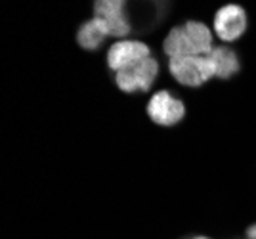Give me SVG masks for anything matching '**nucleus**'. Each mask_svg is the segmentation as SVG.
Here are the masks:
<instances>
[{
	"mask_svg": "<svg viewBox=\"0 0 256 239\" xmlns=\"http://www.w3.org/2000/svg\"><path fill=\"white\" fill-rule=\"evenodd\" d=\"M126 0H96L94 16L102 18L107 25L109 36H126L130 33V23L124 14Z\"/></svg>",
	"mask_w": 256,
	"mask_h": 239,
	"instance_id": "423d86ee",
	"label": "nucleus"
},
{
	"mask_svg": "<svg viewBox=\"0 0 256 239\" xmlns=\"http://www.w3.org/2000/svg\"><path fill=\"white\" fill-rule=\"evenodd\" d=\"M150 46L142 40H118L107 52V66L115 73L118 69L126 66H132L144 58H150Z\"/></svg>",
	"mask_w": 256,
	"mask_h": 239,
	"instance_id": "0eeeda50",
	"label": "nucleus"
},
{
	"mask_svg": "<svg viewBox=\"0 0 256 239\" xmlns=\"http://www.w3.org/2000/svg\"><path fill=\"white\" fill-rule=\"evenodd\" d=\"M107 36H109V31H107L106 22L94 16L92 20L82 23V27L78 29V34H76V40L84 50H96L104 44Z\"/></svg>",
	"mask_w": 256,
	"mask_h": 239,
	"instance_id": "6e6552de",
	"label": "nucleus"
},
{
	"mask_svg": "<svg viewBox=\"0 0 256 239\" xmlns=\"http://www.w3.org/2000/svg\"><path fill=\"white\" fill-rule=\"evenodd\" d=\"M246 29V14L237 4L222 6L214 16V31L224 42H234Z\"/></svg>",
	"mask_w": 256,
	"mask_h": 239,
	"instance_id": "39448f33",
	"label": "nucleus"
},
{
	"mask_svg": "<svg viewBox=\"0 0 256 239\" xmlns=\"http://www.w3.org/2000/svg\"><path fill=\"white\" fill-rule=\"evenodd\" d=\"M148 115L155 124L160 126H174L178 124L184 115H186V108L180 100H176L170 92L160 90L157 94H153L148 104Z\"/></svg>",
	"mask_w": 256,
	"mask_h": 239,
	"instance_id": "20e7f679",
	"label": "nucleus"
},
{
	"mask_svg": "<svg viewBox=\"0 0 256 239\" xmlns=\"http://www.w3.org/2000/svg\"><path fill=\"white\" fill-rule=\"evenodd\" d=\"M159 73V64L155 62V58H144L132 66H126L118 69L115 73V82L122 92H148L151 84L155 82Z\"/></svg>",
	"mask_w": 256,
	"mask_h": 239,
	"instance_id": "7ed1b4c3",
	"label": "nucleus"
},
{
	"mask_svg": "<svg viewBox=\"0 0 256 239\" xmlns=\"http://www.w3.org/2000/svg\"><path fill=\"white\" fill-rule=\"evenodd\" d=\"M214 67V76L218 78H230L239 71V60L232 48L228 46H214L208 54Z\"/></svg>",
	"mask_w": 256,
	"mask_h": 239,
	"instance_id": "1a4fd4ad",
	"label": "nucleus"
},
{
	"mask_svg": "<svg viewBox=\"0 0 256 239\" xmlns=\"http://www.w3.org/2000/svg\"><path fill=\"white\" fill-rule=\"evenodd\" d=\"M212 31L201 22H188L174 27L162 42V50L168 58L206 56L212 52Z\"/></svg>",
	"mask_w": 256,
	"mask_h": 239,
	"instance_id": "f257e3e1",
	"label": "nucleus"
},
{
	"mask_svg": "<svg viewBox=\"0 0 256 239\" xmlns=\"http://www.w3.org/2000/svg\"><path fill=\"white\" fill-rule=\"evenodd\" d=\"M172 76L184 86H201L214 76V67L206 56H180L168 60Z\"/></svg>",
	"mask_w": 256,
	"mask_h": 239,
	"instance_id": "f03ea898",
	"label": "nucleus"
},
{
	"mask_svg": "<svg viewBox=\"0 0 256 239\" xmlns=\"http://www.w3.org/2000/svg\"><path fill=\"white\" fill-rule=\"evenodd\" d=\"M201 239H203V238H201Z\"/></svg>",
	"mask_w": 256,
	"mask_h": 239,
	"instance_id": "9b49d317",
	"label": "nucleus"
},
{
	"mask_svg": "<svg viewBox=\"0 0 256 239\" xmlns=\"http://www.w3.org/2000/svg\"><path fill=\"white\" fill-rule=\"evenodd\" d=\"M246 236H248V239H256V226H250L248 232H246Z\"/></svg>",
	"mask_w": 256,
	"mask_h": 239,
	"instance_id": "9d476101",
	"label": "nucleus"
}]
</instances>
